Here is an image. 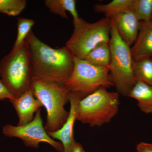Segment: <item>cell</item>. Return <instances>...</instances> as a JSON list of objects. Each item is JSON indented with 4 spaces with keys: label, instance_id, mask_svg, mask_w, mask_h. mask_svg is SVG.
I'll return each mask as SVG.
<instances>
[{
    "label": "cell",
    "instance_id": "obj_1",
    "mask_svg": "<svg viewBox=\"0 0 152 152\" xmlns=\"http://www.w3.org/2000/svg\"><path fill=\"white\" fill-rule=\"evenodd\" d=\"M34 76L44 81L64 85L73 70L74 56L65 46L55 49L41 41L32 31L27 37Z\"/></svg>",
    "mask_w": 152,
    "mask_h": 152
},
{
    "label": "cell",
    "instance_id": "obj_2",
    "mask_svg": "<svg viewBox=\"0 0 152 152\" xmlns=\"http://www.w3.org/2000/svg\"><path fill=\"white\" fill-rule=\"evenodd\" d=\"M0 77L3 84L16 98L31 86L34 76L27 37L20 46L12 49L0 61Z\"/></svg>",
    "mask_w": 152,
    "mask_h": 152
},
{
    "label": "cell",
    "instance_id": "obj_3",
    "mask_svg": "<svg viewBox=\"0 0 152 152\" xmlns=\"http://www.w3.org/2000/svg\"><path fill=\"white\" fill-rule=\"evenodd\" d=\"M111 22L110 77L118 94L128 96L137 82L133 72L134 60L130 47L120 37L114 22Z\"/></svg>",
    "mask_w": 152,
    "mask_h": 152
},
{
    "label": "cell",
    "instance_id": "obj_4",
    "mask_svg": "<svg viewBox=\"0 0 152 152\" xmlns=\"http://www.w3.org/2000/svg\"><path fill=\"white\" fill-rule=\"evenodd\" d=\"M32 86L35 97L42 104L47 111L45 128L47 132H54L62 127L69 112L64 106L69 100V93L64 85L44 81L34 77Z\"/></svg>",
    "mask_w": 152,
    "mask_h": 152
},
{
    "label": "cell",
    "instance_id": "obj_5",
    "mask_svg": "<svg viewBox=\"0 0 152 152\" xmlns=\"http://www.w3.org/2000/svg\"><path fill=\"white\" fill-rule=\"evenodd\" d=\"M73 23V33L65 46L74 57L85 60L98 45L110 43L111 22L108 18L89 23L80 18Z\"/></svg>",
    "mask_w": 152,
    "mask_h": 152
},
{
    "label": "cell",
    "instance_id": "obj_6",
    "mask_svg": "<svg viewBox=\"0 0 152 152\" xmlns=\"http://www.w3.org/2000/svg\"><path fill=\"white\" fill-rule=\"evenodd\" d=\"M101 88L79 101L77 120L91 126H100L111 121L118 113L119 97L118 93Z\"/></svg>",
    "mask_w": 152,
    "mask_h": 152
},
{
    "label": "cell",
    "instance_id": "obj_7",
    "mask_svg": "<svg viewBox=\"0 0 152 152\" xmlns=\"http://www.w3.org/2000/svg\"><path fill=\"white\" fill-rule=\"evenodd\" d=\"M74 63L72 73L64 84L69 94L83 99L101 88L114 86L109 67L94 65L75 57Z\"/></svg>",
    "mask_w": 152,
    "mask_h": 152
},
{
    "label": "cell",
    "instance_id": "obj_8",
    "mask_svg": "<svg viewBox=\"0 0 152 152\" xmlns=\"http://www.w3.org/2000/svg\"><path fill=\"white\" fill-rule=\"evenodd\" d=\"M2 132L6 137L21 139L27 146L38 148L40 143L46 142L58 151L64 152L61 143L51 138L46 131L41 118V108L36 112L34 119L30 123L20 126L6 124L3 127Z\"/></svg>",
    "mask_w": 152,
    "mask_h": 152
},
{
    "label": "cell",
    "instance_id": "obj_9",
    "mask_svg": "<svg viewBox=\"0 0 152 152\" xmlns=\"http://www.w3.org/2000/svg\"><path fill=\"white\" fill-rule=\"evenodd\" d=\"M82 99L77 95L69 94L70 109L67 119L61 128L54 132H47L53 139L61 142L64 148V152H69L76 141L74 138V127L77 120V107L79 101Z\"/></svg>",
    "mask_w": 152,
    "mask_h": 152
},
{
    "label": "cell",
    "instance_id": "obj_10",
    "mask_svg": "<svg viewBox=\"0 0 152 152\" xmlns=\"http://www.w3.org/2000/svg\"><path fill=\"white\" fill-rule=\"evenodd\" d=\"M10 101L18 116V126L27 124L31 121L34 118V113L43 107L42 103L35 97L32 85L19 97Z\"/></svg>",
    "mask_w": 152,
    "mask_h": 152
},
{
    "label": "cell",
    "instance_id": "obj_11",
    "mask_svg": "<svg viewBox=\"0 0 152 152\" xmlns=\"http://www.w3.org/2000/svg\"><path fill=\"white\" fill-rule=\"evenodd\" d=\"M110 19L115 23L123 40L129 46L133 45L138 34L140 26V21L134 15L129 12H122Z\"/></svg>",
    "mask_w": 152,
    "mask_h": 152
},
{
    "label": "cell",
    "instance_id": "obj_12",
    "mask_svg": "<svg viewBox=\"0 0 152 152\" xmlns=\"http://www.w3.org/2000/svg\"><path fill=\"white\" fill-rule=\"evenodd\" d=\"M134 61L152 56V24L140 22V29L135 42L131 48Z\"/></svg>",
    "mask_w": 152,
    "mask_h": 152
},
{
    "label": "cell",
    "instance_id": "obj_13",
    "mask_svg": "<svg viewBox=\"0 0 152 152\" xmlns=\"http://www.w3.org/2000/svg\"><path fill=\"white\" fill-rule=\"evenodd\" d=\"M128 96L137 100V105L143 113L152 114V86L137 81Z\"/></svg>",
    "mask_w": 152,
    "mask_h": 152
},
{
    "label": "cell",
    "instance_id": "obj_14",
    "mask_svg": "<svg viewBox=\"0 0 152 152\" xmlns=\"http://www.w3.org/2000/svg\"><path fill=\"white\" fill-rule=\"evenodd\" d=\"M45 4L51 12L64 18L68 19L66 12V11L70 13L74 20L80 18L76 9L75 0H46Z\"/></svg>",
    "mask_w": 152,
    "mask_h": 152
},
{
    "label": "cell",
    "instance_id": "obj_15",
    "mask_svg": "<svg viewBox=\"0 0 152 152\" xmlns=\"http://www.w3.org/2000/svg\"><path fill=\"white\" fill-rule=\"evenodd\" d=\"M132 1L133 0H113L106 4L94 5V8L96 12L104 14L106 18L110 19L119 13L130 12Z\"/></svg>",
    "mask_w": 152,
    "mask_h": 152
},
{
    "label": "cell",
    "instance_id": "obj_16",
    "mask_svg": "<svg viewBox=\"0 0 152 152\" xmlns=\"http://www.w3.org/2000/svg\"><path fill=\"white\" fill-rule=\"evenodd\" d=\"M109 44L104 43L98 45L90 52L85 60L94 65L109 67L111 58Z\"/></svg>",
    "mask_w": 152,
    "mask_h": 152
},
{
    "label": "cell",
    "instance_id": "obj_17",
    "mask_svg": "<svg viewBox=\"0 0 152 152\" xmlns=\"http://www.w3.org/2000/svg\"><path fill=\"white\" fill-rule=\"evenodd\" d=\"M133 72L136 81L143 82L152 86V58L151 57L134 61Z\"/></svg>",
    "mask_w": 152,
    "mask_h": 152
},
{
    "label": "cell",
    "instance_id": "obj_18",
    "mask_svg": "<svg viewBox=\"0 0 152 152\" xmlns=\"http://www.w3.org/2000/svg\"><path fill=\"white\" fill-rule=\"evenodd\" d=\"M130 12L140 22H151L152 16V0H133Z\"/></svg>",
    "mask_w": 152,
    "mask_h": 152
},
{
    "label": "cell",
    "instance_id": "obj_19",
    "mask_svg": "<svg viewBox=\"0 0 152 152\" xmlns=\"http://www.w3.org/2000/svg\"><path fill=\"white\" fill-rule=\"evenodd\" d=\"M35 22L32 19L19 18H18V34L12 49H16L23 44Z\"/></svg>",
    "mask_w": 152,
    "mask_h": 152
},
{
    "label": "cell",
    "instance_id": "obj_20",
    "mask_svg": "<svg viewBox=\"0 0 152 152\" xmlns=\"http://www.w3.org/2000/svg\"><path fill=\"white\" fill-rule=\"evenodd\" d=\"M26 4V0H0V12L16 16L23 11Z\"/></svg>",
    "mask_w": 152,
    "mask_h": 152
},
{
    "label": "cell",
    "instance_id": "obj_21",
    "mask_svg": "<svg viewBox=\"0 0 152 152\" xmlns=\"http://www.w3.org/2000/svg\"><path fill=\"white\" fill-rule=\"evenodd\" d=\"M16 98L5 87L0 80V101L5 99H9L10 100H14Z\"/></svg>",
    "mask_w": 152,
    "mask_h": 152
},
{
    "label": "cell",
    "instance_id": "obj_22",
    "mask_svg": "<svg viewBox=\"0 0 152 152\" xmlns=\"http://www.w3.org/2000/svg\"><path fill=\"white\" fill-rule=\"evenodd\" d=\"M137 152H152V144L141 142L137 147Z\"/></svg>",
    "mask_w": 152,
    "mask_h": 152
},
{
    "label": "cell",
    "instance_id": "obj_23",
    "mask_svg": "<svg viewBox=\"0 0 152 152\" xmlns=\"http://www.w3.org/2000/svg\"><path fill=\"white\" fill-rule=\"evenodd\" d=\"M69 152H85V151L82 145L76 142Z\"/></svg>",
    "mask_w": 152,
    "mask_h": 152
},
{
    "label": "cell",
    "instance_id": "obj_24",
    "mask_svg": "<svg viewBox=\"0 0 152 152\" xmlns=\"http://www.w3.org/2000/svg\"><path fill=\"white\" fill-rule=\"evenodd\" d=\"M151 23L152 24V16L151 18Z\"/></svg>",
    "mask_w": 152,
    "mask_h": 152
},
{
    "label": "cell",
    "instance_id": "obj_25",
    "mask_svg": "<svg viewBox=\"0 0 152 152\" xmlns=\"http://www.w3.org/2000/svg\"><path fill=\"white\" fill-rule=\"evenodd\" d=\"M151 58H152V56L151 57Z\"/></svg>",
    "mask_w": 152,
    "mask_h": 152
}]
</instances>
